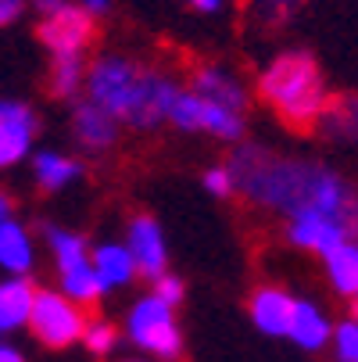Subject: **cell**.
Segmentation results:
<instances>
[{"label":"cell","instance_id":"6da1fadb","mask_svg":"<svg viewBox=\"0 0 358 362\" xmlns=\"http://www.w3.org/2000/svg\"><path fill=\"white\" fill-rule=\"evenodd\" d=\"M237 194L262 212L294 219L323 216L358 237V183L316 158H294L262 144H244L229 158Z\"/></svg>","mask_w":358,"mask_h":362},{"label":"cell","instance_id":"7a4b0ae2","mask_svg":"<svg viewBox=\"0 0 358 362\" xmlns=\"http://www.w3.org/2000/svg\"><path fill=\"white\" fill-rule=\"evenodd\" d=\"M83 86L86 100L100 105L119 126L150 133L165 126V112L172 93L179 90V79L129 54H100L93 65H86Z\"/></svg>","mask_w":358,"mask_h":362},{"label":"cell","instance_id":"3957f363","mask_svg":"<svg viewBox=\"0 0 358 362\" xmlns=\"http://www.w3.org/2000/svg\"><path fill=\"white\" fill-rule=\"evenodd\" d=\"M258 97L294 129H316L330 108V86L309 50H280L258 72Z\"/></svg>","mask_w":358,"mask_h":362},{"label":"cell","instance_id":"277c9868","mask_svg":"<svg viewBox=\"0 0 358 362\" xmlns=\"http://www.w3.org/2000/svg\"><path fill=\"white\" fill-rule=\"evenodd\" d=\"M126 337L158 362H176L183 355V330L176 320V308L158 301L155 294H143L140 301H133L126 316Z\"/></svg>","mask_w":358,"mask_h":362},{"label":"cell","instance_id":"5b68a950","mask_svg":"<svg viewBox=\"0 0 358 362\" xmlns=\"http://www.w3.org/2000/svg\"><path fill=\"white\" fill-rule=\"evenodd\" d=\"M29 330L47 348H68V344L83 341L86 313H83V305H76L61 291H36L32 313H29Z\"/></svg>","mask_w":358,"mask_h":362},{"label":"cell","instance_id":"8992f818","mask_svg":"<svg viewBox=\"0 0 358 362\" xmlns=\"http://www.w3.org/2000/svg\"><path fill=\"white\" fill-rule=\"evenodd\" d=\"M186 86L197 93L201 105H212V108H222L233 115H247V108H251V90H247L244 76L226 62H201Z\"/></svg>","mask_w":358,"mask_h":362},{"label":"cell","instance_id":"52a82bcc","mask_svg":"<svg viewBox=\"0 0 358 362\" xmlns=\"http://www.w3.org/2000/svg\"><path fill=\"white\" fill-rule=\"evenodd\" d=\"M90 40H93V18L76 0H68L54 15L40 18V43L47 47L50 58H83Z\"/></svg>","mask_w":358,"mask_h":362},{"label":"cell","instance_id":"ba28073f","mask_svg":"<svg viewBox=\"0 0 358 362\" xmlns=\"http://www.w3.org/2000/svg\"><path fill=\"white\" fill-rule=\"evenodd\" d=\"M133 255L136 276L158 280L162 273H169V244L162 233V223L155 216H133L126 226V240H122Z\"/></svg>","mask_w":358,"mask_h":362},{"label":"cell","instance_id":"9c48e42d","mask_svg":"<svg viewBox=\"0 0 358 362\" xmlns=\"http://www.w3.org/2000/svg\"><path fill=\"white\" fill-rule=\"evenodd\" d=\"M283 237H287L290 247H297V251H304V255H319V258L330 255L337 244L351 240V233H347L340 223L323 219V216H294V219H287Z\"/></svg>","mask_w":358,"mask_h":362},{"label":"cell","instance_id":"30bf717a","mask_svg":"<svg viewBox=\"0 0 358 362\" xmlns=\"http://www.w3.org/2000/svg\"><path fill=\"white\" fill-rule=\"evenodd\" d=\"M32 136H36V115L18 100H8L4 115H0V169L18 165L32 151Z\"/></svg>","mask_w":358,"mask_h":362},{"label":"cell","instance_id":"8fae6325","mask_svg":"<svg viewBox=\"0 0 358 362\" xmlns=\"http://www.w3.org/2000/svg\"><path fill=\"white\" fill-rule=\"evenodd\" d=\"M290 313H294V294L276 287V284H265L251 294L247 301V316L251 323L258 327L265 337H287V327H290Z\"/></svg>","mask_w":358,"mask_h":362},{"label":"cell","instance_id":"7c38bea8","mask_svg":"<svg viewBox=\"0 0 358 362\" xmlns=\"http://www.w3.org/2000/svg\"><path fill=\"white\" fill-rule=\"evenodd\" d=\"M330 334H333V323L323 313V305H316L309 298H294L287 341H294L301 351H323L330 344Z\"/></svg>","mask_w":358,"mask_h":362},{"label":"cell","instance_id":"4fadbf2b","mask_svg":"<svg viewBox=\"0 0 358 362\" xmlns=\"http://www.w3.org/2000/svg\"><path fill=\"white\" fill-rule=\"evenodd\" d=\"M90 269L97 276V287L100 294H108V291H119V287H129L136 280V266H133V255L126 244H100L90 251Z\"/></svg>","mask_w":358,"mask_h":362},{"label":"cell","instance_id":"5bb4252c","mask_svg":"<svg viewBox=\"0 0 358 362\" xmlns=\"http://www.w3.org/2000/svg\"><path fill=\"white\" fill-rule=\"evenodd\" d=\"M72 133L86 151H108L119 140V122L93 100H83L72 112Z\"/></svg>","mask_w":358,"mask_h":362},{"label":"cell","instance_id":"9a60e30c","mask_svg":"<svg viewBox=\"0 0 358 362\" xmlns=\"http://www.w3.org/2000/svg\"><path fill=\"white\" fill-rule=\"evenodd\" d=\"M36 266V244L32 233L18 219L0 223V269L11 276H29Z\"/></svg>","mask_w":358,"mask_h":362},{"label":"cell","instance_id":"2e32d148","mask_svg":"<svg viewBox=\"0 0 358 362\" xmlns=\"http://www.w3.org/2000/svg\"><path fill=\"white\" fill-rule=\"evenodd\" d=\"M32 298H36V287L29 284V276L0 280V337H8V334L29 327Z\"/></svg>","mask_w":358,"mask_h":362},{"label":"cell","instance_id":"e0dca14e","mask_svg":"<svg viewBox=\"0 0 358 362\" xmlns=\"http://www.w3.org/2000/svg\"><path fill=\"white\" fill-rule=\"evenodd\" d=\"M79 176H83V162L68 158V154H61V151H40L32 158V180L47 194H58V190L72 187Z\"/></svg>","mask_w":358,"mask_h":362},{"label":"cell","instance_id":"ac0fdd59","mask_svg":"<svg viewBox=\"0 0 358 362\" xmlns=\"http://www.w3.org/2000/svg\"><path fill=\"white\" fill-rule=\"evenodd\" d=\"M323 269H326L333 294L354 298L358 294V237H351V240L337 244L330 255H323Z\"/></svg>","mask_w":358,"mask_h":362},{"label":"cell","instance_id":"d6986e66","mask_svg":"<svg viewBox=\"0 0 358 362\" xmlns=\"http://www.w3.org/2000/svg\"><path fill=\"white\" fill-rule=\"evenodd\" d=\"M43 240L50 247V258H54L58 276L90 266V247H86V240L79 233H72L65 226H43Z\"/></svg>","mask_w":358,"mask_h":362},{"label":"cell","instance_id":"ffe728a7","mask_svg":"<svg viewBox=\"0 0 358 362\" xmlns=\"http://www.w3.org/2000/svg\"><path fill=\"white\" fill-rule=\"evenodd\" d=\"M323 136L340 140V144H358V93L330 97V108L323 112L319 126Z\"/></svg>","mask_w":358,"mask_h":362},{"label":"cell","instance_id":"44dd1931","mask_svg":"<svg viewBox=\"0 0 358 362\" xmlns=\"http://www.w3.org/2000/svg\"><path fill=\"white\" fill-rule=\"evenodd\" d=\"M86 79L83 58H50V93L61 100H76Z\"/></svg>","mask_w":358,"mask_h":362},{"label":"cell","instance_id":"7402d4cb","mask_svg":"<svg viewBox=\"0 0 358 362\" xmlns=\"http://www.w3.org/2000/svg\"><path fill=\"white\" fill-rule=\"evenodd\" d=\"M165 122L176 126L179 133H201V100H197V93L186 83H179V90L172 93Z\"/></svg>","mask_w":358,"mask_h":362},{"label":"cell","instance_id":"603a6c76","mask_svg":"<svg viewBox=\"0 0 358 362\" xmlns=\"http://www.w3.org/2000/svg\"><path fill=\"white\" fill-rule=\"evenodd\" d=\"M301 8H304V0H247L251 18L258 22L262 29H280V25H287Z\"/></svg>","mask_w":358,"mask_h":362},{"label":"cell","instance_id":"cb8c5ba5","mask_svg":"<svg viewBox=\"0 0 358 362\" xmlns=\"http://www.w3.org/2000/svg\"><path fill=\"white\" fill-rule=\"evenodd\" d=\"M330 348H333L337 362H358V316H347V320L333 323Z\"/></svg>","mask_w":358,"mask_h":362},{"label":"cell","instance_id":"d4e9b609","mask_svg":"<svg viewBox=\"0 0 358 362\" xmlns=\"http://www.w3.org/2000/svg\"><path fill=\"white\" fill-rule=\"evenodd\" d=\"M83 344L93 351V355H112V348L119 344V334L108 320H86V330H83Z\"/></svg>","mask_w":358,"mask_h":362},{"label":"cell","instance_id":"484cf974","mask_svg":"<svg viewBox=\"0 0 358 362\" xmlns=\"http://www.w3.org/2000/svg\"><path fill=\"white\" fill-rule=\"evenodd\" d=\"M201 183H204V190H208L212 197H233V194H237V183H233L229 165H215V169H208Z\"/></svg>","mask_w":358,"mask_h":362},{"label":"cell","instance_id":"4316f807","mask_svg":"<svg viewBox=\"0 0 358 362\" xmlns=\"http://www.w3.org/2000/svg\"><path fill=\"white\" fill-rule=\"evenodd\" d=\"M150 284H155V291H150V294H155L158 301H165V305H183V294H186V287H183V280L179 276H172V273H162L158 280H150Z\"/></svg>","mask_w":358,"mask_h":362},{"label":"cell","instance_id":"83f0119b","mask_svg":"<svg viewBox=\"0 0 358 362\" xmlns=\"http://www.w3.org/2000/svg\"><path fill=\"white\" fill-rule=\"evenodd\" d=\"M76 4L97 22V18H105L108 11H112V4H115V0H76Z\"/></svg>","mask_w":358,"mask_h":362},{"label":"cell","instance_id":"f1b7e54d","mask_svg":"<svg viewBox=\"0 0 358 362\" xmlns=\"http://www.w3.org/2000/svg\"><path fill=\"white\" fill-rule=\"evenodd\" d=\"M22 0H0V29H4V25H11L18 15H22Z\"/></svg>","mask_w":358,"mask_h":362},{"label":"cell","instance_id":"f546056e","mask_svg":"<svg viewBox=\"0 0 358 362\" xmlns=\"http://www.w3.org/2000/svg\"><path fill=\"white\" fill-rule=\"evenodd\" d=\"M183 4H186V8H193L197 15H219L226 0H183Z\"/></svg>","mask_w":358,"mask_h":362},{"label":"cell","instance_id":"4dcf8cb0","mask_svg":"<svg viewBox=\"0 0 358 362\" xmlns=\"http://www.w3.org/2000/svg\"><path fill=\"white\" fill-rule=\"evenodd\" d=\"M68 0H32V8H36V15L43 18V15H54L58 8H65Z\"/></svg>","mask_w":358,"mask_h":362},{"label":"cell","instance_id":"1f68e13d","mask_svg":"<svg viewBox=\"0 0 358 362\" xmlns=\"http://www.w3.org/2000/svg\"><path fill=\"white\" fill-rule=\"evenodd\" d=\"M0 362H25V355L15 348V344H8V341H0Z\"/></svg>","mask_w":358,"mask_h":362},{"label":"cell","instance_id":"d6a6232c","mask_svg":"<svg viewBox=\"0 0 358 362\" xmlns=\"http://www.w3.org/2000/svg\"><path fill=\"white\" fill-rule=\"evenodd\" d=\"M11 219V197L8 194H0V223Z\"/></svg>","mask_w":358,"mask_h":362},{"label":"cell","instance_id":"836d02e7","mask_svg":"<svg viewBox=\"0 0 358 362\" xmlns=\"http://www.w3.org/2000/svg\"><path fill=\"white\" fill-rule=\"evenodd\" d=\"M119 362H147V358H136V355H129V358H119Z\"/></svg>","mask_w":358,"mask_h":362},{"label":"cell","instance_id":"e575fe53","mask_svg":"<svg viewBox=\"0 0 358 362\" xmlns=\"http://www.w3.org/2000/svg\"><path fill=\"white\" fill-rule=\"evenodd\" d=\"M4 108H8V100H0V115H4Z\"/></svg>","mask_w":358,"mask_h":362},{"label":"cell","instance_id":"d590c367","mask_svg":"<svg viewBox=\"0 0 358 362\" xmlns=\"http://www.w3.org/2000/svg\"><path fill=\"white\" fill-rule=\"evenodd\" d=\"M351 301H354V316H358V294H354V298H351Z\"/></svg>","mask_w":358,"mask_h":362}]
</instances>
